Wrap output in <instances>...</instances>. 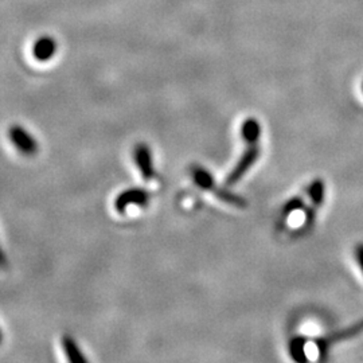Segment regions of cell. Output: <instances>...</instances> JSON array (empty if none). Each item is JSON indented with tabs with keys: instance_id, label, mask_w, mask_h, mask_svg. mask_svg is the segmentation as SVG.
I'll return each instance as SVG.
<instances>
[{
	"instance_id": "obj_1",
	"label": "cell",
	"mask_w": 363,
	"mask_h": 363,
	"mask_svg": "<svg viewBox=\"0 0 363 363\" xmlns=\"http://www.w3.org/2000/svg\"><path fill=\"white\" fill-rule=\"evenodd\" d=\"M151 202V194L143 187H130L123 190L115 198V210L118 214H125L132 208H147Z\"/></svg>"
},
{
	"instance_id": "obj_2",
	"label": "cell",
	"mask_w": 363,
	"mask_h": 363,
	"mask_svg": "<svg viewBox=\"0 0 363 363\" xmlns=\"http://www.w3.org/2000/svg\"><path fill=\"white\" fill-rule=\"evenodd\" d=\"M361 334H363V319L358 320L354 325H349V327H345V328H342L339 331L331 333V334H328L325 337L316 339L315 342H316V347H318V352H319L320 359H325V357H327V352L334 345H337L339 342L351 339V337H358Z\"/></svg>"
},
{
	"instance_id": "obj_3",
	"label": "cell",
	"mask_w": 363,
	"mask_h": 363,
	"mask_svg": "<svg viewBox=\"0 0 363 363\" xmlns=\"http://www.w3.org/2000/svg\"><path fill=\"white\" fill-rule=\"evenodd\" d=\"M261 150H259V144L252 143L247 145L245 152L240 157V160L237 162V164L234 166L232 172L226 177L225 186L232 187L234 184H237L247 174V171L255 166V163L259 160Z\"/></svg>"
},
{
	"instance_id": "obj_4",
	"label": "cell",
	"mask_w": 363,
	"mask_h": 363,
	"mask_svg": "<svg viewBox=\"0 0 363 363\" xmlns=\"http://www.w3.org/2000/svg\"><path fill=\"white\" fill-rule=\"evenodd\" d=\"M9 139L22 155L34 156L38 154V140L25 127L19 124L11 125L9 130Z\"/></svg>"
},
{
	"instance_id": "obj_5",
	"label": "cell",
	"mask_w": 363,
	"mask_h": 363,
	"mask_svg": "<svg viewBox=\"0 0 363 363\" xmlns=\"http://www.w3.org/2000/svg\"><path fill=\"white\" fill-rule=\"evenodd\" d=\"M133 160L139 169L144 181L151 182L156 178L155 162L154 155L150 145L145 143H139L135 145L133 150Z\"/></svg>"
},
{
	"instance_id": "obj_6",
	"label": "cell",
	"mask_w": 363,
	"mask_h": 363,
	"mask_svg": "<svg viewBox=\"0 0 363 363\" xmlns=\"http://www.w3.org/2000/svg\"><path fill=\"white\" fill-rule=\"evenodd\" d=\"M325 183L322 179H316L311 183L308 187V195L311 199V205L306 208V214H304V220H306V228H311L313 222L316 220V211L318 208L322 206L325 201Z\"/></svg>"
},
{
	"instance_id": "obj_7",
	"label": "cell",
	"mask_w": 363,
	"mask_h": 363,
	"mask_svg": "<svg viewBox=\"0 0 363 363\" xmlns=\"http://www.w3.org/2000/svg\"><path fill=\"white\" fill-rule=\"evenodd\" d=\"M61 345H62V350L65 352L66 359L69 362L81 363L88 361V358L84 355L79 345L76 342V339L72 335L65 334L61 339Z\"/></svg>"
},
{
	"instance_id": "obj_8",
	"label": "cell",
	"mask_w": 363,
	"mask_h": 363,
	"mask_svg": "<svg viewBox=\"0 0 363 363\" xmlns=\"http://www.w3.org/2000/svg\"><path fill=\"white\" fill-rule=\"evenodd\" d=\"M57 52V43L54 39L50 37H42L39 38L35 43H34V48H33V54L34 57L40 61V62H45V61H49L50 58H52L55 55Z\"/></svg>"
},
{
	"instance_id": "obj_9",
	"label": "cell",
	"mask_w": 363,
	"mask_h": 363,
	"mask_svg": "<svg viewBox=\"0 0 363 363\" xmlns=\"http://www.w3.org/2000/svg\"><path fill=\"white\" fill-rule=\"evenodd\" d=\"M211 193L216 195L217 198H220L222 202H225V203H228V205H230V206H233V208H245L247 206V199H245L244 196H241V195L232 193V191L228 189V186H226V187L217 186Z\"/></svg>"
},
{
	"instance_id": "obj_10",
	"label": "cell",
	"mask_w": 363,
	"mask_h": 363,
	"mask_svg": "<svg viewBox=\"0 0 363 363\" xmlns=\"http://www.w3.org/2000/svg\"><path fill=\"white\" fill-rule=\"evenodd\" d=\"M191 177H193L195 184L203 190L213 191L217 187L213 175L208 172V169H203L201 166H194L191 169Z\"/></svg>"
},
{
	"instance_id": "obj_11",
	"label": "cell",
	"mask_w": 363,
	"mask_h": 363,
	"mask_svg": "<svg viewBox=\"0 0 363 363\" xmlns=\"http://www.w3.org/2000/svg\"><path fill=\"white\" fill-rule=\"evenodd\" d=\"M261 135V127L255 118H249L242 125V136L247 144L257 143Z\"/></svg>"
},
{
	"instance_id": "obj_12",
	"label": "cell",
	"mask_w": 363,
	"mask_h": 363,
	"mask_svg": "<svg viewBox=\"0 0 363 363\" xmlns=\"http://www.w3.org/2000/svg\"><path fill=\"white\" fill-rule=\"evenodd\" d=\"M306 345H307V339L303 337H294L289 342V352L291 357L298 361V362H304L307 361L306 357Z\"/></svg>"
},
{
	"instance_id": "obj_13",
	"label": "cell",
	"mask_w": 363,
	"mask_h": 363,
	"mask_svg": "<svg viewBox=\"0 0 363 363\" xmlns=\"http://www.w3.org/2000/svg\"><path fill=\"white\" fill-rule=\"evenodd\" d=\"M304 206L306 205H304V198L303 196H300V195L298 196H294L284 205V208H283V217L286 218L288 216H291L292 213H295L298 210H301Z\"/></svg>"
},
{
	"instance_id": "obj_14",
	"label": "cell",
	"mask_w": 363,
	"mask_h": 363,
	"mask_svg": "<svg viewBox=\"0 0 363 363\" xmlns=\"http://www.w3.org/2000/svg\"><path fill=\"white\" fill-rule=\"evenodd\" d=\"M7 267H9V257L4 252V249L0 245V271L7 269Z\"/></svg>"
},
{
	"instance_id": "obj_15",
	"label": "cell",
	"mask_w": 363,
	"mask_h": 363,
	"mask_svg": "<svg viewBox=\"0 0 363 363\" xmlns=\"http://www.w3.org/2000/svg\"><path fill=\"white\" fill-rule=\"evenodd\" d=\"M355 256H357V261H358L363 273V244H359L358 247H355Z\"/></svg>"
},
{
	"instance_id": "obj_16",
	"label": "cell",
	"mask_w": 363,
	"mask_h": 363,
	"mask_svg": "<svg viewBox=\"0 0 363 363\" xmlns=\"http://www.w3.org/2000/svg\"><path fill=\"white\" fill-rule=\"evenodd\" d=\"M1 340H3V333H1V330H0V345H1Z\"/></svg>"
},
{
	"instance_id": "obj_17",
	"label": "cell",
	"mask_w": 363,
	"mask_h": 363,
	"mask_svg": "<svg viewBox=\"0 0 363 363\" xmlns=\"http://www.w3.org/2000/svg\"><path fill=\"white\" fill-rule=\"evenodd\" d=\"M362 89H363V86H362Z\"/></svg>"
}]
</instances>
